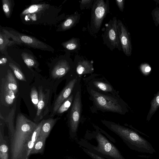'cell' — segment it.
Instances as JSON below:
<instances>
[{
  "mask_svg": "<svg viewBox=\"0 0 159 159\" xmlns=\"http://www.w3.org/2000/svg\"><path fill=\"white\" fill-rule=\"evenodd\" d=\"M38 124L19 113L13 134L9 139L10 159H29L28 144Z\"/></svg>",
  "mask_w": 159,
  "mask_h": 159,
  "instance_id": "cell-1",
  "label": "cell"
},
{
  "mask_svg": "<svg viewBox=\"0 0 159 159\" xmlns=\"http://www.w3.org/2000/svg\"><path fill=\"white\" fill-rule=\"evenodd\" d=\"M101 122L124 139L134 150L138 152L150 154L155 152L149 142L132 129L108 120H102Z\"/></svg>",
  "mask_w": 159,
  "mask_h": 159,
  "instance_id": "cell-2",
  "label": "cell"
},
{
  "mask_svg": "<svg viewBox=\"0 0 159 159\" xmlns=\"http://www.w3.org/2000/svg\"><path fill=\"white\" fill-rule=\"evenodd\" d=\"M89 99L93 102L92 111L111 112L124 115L127 111L126 103L120 97L105 94L87 88Z\"/></svg>",
  "mask_w": 159,
  "mask_h": 159,
  "instance_id": "cell-3",
  "label": "cell"
},
{
  "mask_svg": "<svg viewBox=\"0 0 159 159\" xmlns=\"http://www.w3.org/2000/svg\"><path fill=\"white\" fill-rule=\"evenodd\" d=\"M90 28L97 33L100 30L102 21L109 11V1L94 0L92 7Z\"/></svg>",
  "mask_w": 159,
  "mask_h": 159,
  "instance_id": "cell-4",
  "label": "cell"
},
{
  "mask_svg": "<svg viewBox=\"0 0 159 159\" xmlns=\"http://www.w3.org/2000/svg\"><path fill=\"white\" fill-rule=\"evenodd\" d=\"M84 80L87 88L105 94L120 97L119 91L116 90L104 76L100 75L93 74Z\"/></svg>",
  "mask_w": 159,
  "mask_h": 159,
  "instance_id": "cell-5",
  "label": "cell"
},
{
  "mask_svg": "<svg viewBox=\"0 0 159 159\" xmlns=\"http://www.w3.org/2000/svg\"><path fill=\"white\" fill-rule=\"evenodd\" d=\"M116 17H113L105 24L102 35L104 43L110 50L115 48L121 50L122 47L119 39Z\"/></svg>",
  "mask_w": 159,
  "mask_h": 159,
  "instance_id": "cell-6",
  "label": "cell"
},
{
  "mask_svg": "<svg viewBox=\"0 0 159 159\" xmlns=\"http://www.w3.org/2000/svg\"><path fill=\"white\" fill-rule=\"evenodd\" d=\"M3 33L11 38L15 43H22L32 48L42 50L53 51L54 49L49 45L33 37L22 34L15 30L3 29Z\"/></svg>",
  "mask_w": 159,
  "mask_h": 159,
  "instance_id": "cell-7",
  "label": "cell"
},
{
  "mask_svg": "<svg viewBox=\"0 0 159 159\" xmlns=\"http://www.w3.org/2000/svg\"><path fill=\"white\" fill-rule=\"evenodd\" d=\"M82 108L80 84L77 89L69 116V125L72 133H75L77 130L81 118Z\"/></svg>",
  "mask_w": 159,
  "mask_h": 159,
  "instance_id": "cell-8",
  "label": "cell"
},
{
  "mask_svg": "<svg viewBox=\"0 0 159 159\" xmlns=\"http://www.w3.org/2000/svg\"><path fill=\"white\" fill-rule=\"evenodd\" d=\"M81 78L72 75V77L61 92L54 103L51 116H54L62 103L67 99L80 84Z\"/></svg>",
  "mask_w": 159,
  "mask_h": 159,
  "instance_id": "cell-9",
  "label": "cell"
},
{
  "mask_svg": "<svg viewBox=\"0 0 159 159\" xmlns=\"http://www.w3.org/2000/svg\"><path fill=\"white\" fill-rule=\"evenodd\" d=\"M96 138L98 146L93 148L95 150L115 159H123L118 150L101 133H98Z\"/></svg>",
  "mask_w": 159,
  "mask_h": 159,
  "instance_id": "cell-10",
  "label": "cell"
},
{
  "mask_svg": "<svg viewBox=\"0 0 159 159\" xmlns=\"http://www.w3.org/2000/svg\"><path fill=\"white\" fill-rule=\"evenodd\" d=\"M39 100L37 105V112L34 120L38 122L43 118L48 112L49 109V103L50 91L48 89L43 90L42 86L38 88Z\"/></svg>",
  "mask_w": 159,
  "mask_h": 159,
  "instance_id": "cell-11",
  "label": "cell"
},
{
  "mask_svg": "<svg viewBox=\"0 0 159 159\" xmlns=\"http://www.w3.org/2000/svg\"><path fill=\"white\" fill-rule=\"evenodd\" d=\"M117 25L119 39L123 51L125 55L130 56L132 54V47L129 33L120 20H117Z\"/></svg>",
  "mask_w": 159,
  "mask_h": 159,
  "instance_id": "cell-12",
  "label": "cell"
},
{
  "mask_svg": "<svg viewBox=\"0 0 159 159\" xmlns=\"http://www.w3.org/2000/svg\"><path fill=\"white\" fill-rule=\"evenodd\" d=\"M73 71L72 75L81 78L85 75L93 74L94 71L93 61L83 59L77 60Z\"/></svg>",
  "mask_w": 159,
  "mask_h": 159,
  "instance_id": "cell-13",
  "label": "cell"
},
{
  "mask_svg": "<svg viewBox=\"0 0 159 159\" xmlns=\"http://www.w3.org/2000/svg\"><path fill=\"white\" fill-rule=\"evenodd\" d=\"M72 67L66 60H61L55 66L52 71V76L54 79L59 78L65 76L70 71Z\"/></svg>",
  "mask_w": 159,
  "mask_h": 159,
  "instance_id": "cell-14",
  "label": "cell"
},
{
  "mask_svg": "<svg viewBox=\"0 0 159 159\" xmlns=\"http://www.w3.org/2000/svg\"><path fill=\"white\" fill-rule=\"evenodd\" d=\"M59 118H49L44 120L41 129L39 138L46 139Z\"/></svg>",
  "mask_w": 159,
  "mask_h": 159,
  "instance_id": "cell-15",
  "label": "cell"
},
{
  "mask_svg": "<svg viewBox=\"0 0 159 159\" xmlns=\"http://www.w3.org/2000/svg\"><path fill=\"white\" fill-rule=\"evenodd\" d=\"M80 14L77 11L68 17L62 23L61 27L65 30L70 29L78 23L80 19Z\"/></svg>",
  "mask_w": 159,
  "mask_h": 159,
  "instance_id": "cell-16",
  "label": "cell"
},
{
  "mask_svg": "<svg viewBox=\"0 0 159 159\" xmlns=\"http://www.w3.org/2000/svg\"><path fill=\"white\" fill-rule=\"evenodd\" d=\"M44 120H43L39 124L38 126L33 132L32 135L28 144V156L30 157V152L35 144L37 141L40 133L41 129Z\"/></svg>",
  "mask_w": 159,
  "mask_h": 159,
  "instance_id": "cell-17",
  "label": "cell"
},
{
  "mask_svg": "<svg viewBox=\"0 0 159 159\" xmlns=\"http://www.w3.org/2000/svg\"><path fill=\"white\" fill-rule=\"evenodd\" d=\"M5 83L8 88L16 94L18 91V87L16 80L11 70H8L6 75Z\"/></svg>",
  "mask_w": 159,
  "mask_h": 159,
  "instance_id": "cell-18",
  "label": "cell"
},
{
  "mask_svg": "<svg viewBox=\"0 0 159 159\" xmlns=\"http://www.w3.org/2000/svg\"><path fill=\"white\" fill-rule=\"evenodd\" d=\"M77 88L70 96L61 105L57 110L56 113L58 114L63 113L67 111L71 107Z\"/></svg>",
  "mask_w": 159,
  "mask_h": 159,
  "instance_id": "cell-19",
  "label": "cell"
},
{
  "mask_svg": "<svg viewBox=\"0 0 159 159\" xmlns=\"http://www.w3.org/2000/svg\"><path fill=\"white\" fill-rule=\"evenodd\" d=\"M48 7V5L45 4L33 5L25 9L22 12L21 14L25 15L29 14L41 12L47 9Z\"/></svg>",
  "mask_w": 159,
  "mask_h": 159,
  "instance_id": "cell-20",
  "label": "cell"
},
{
  "mask_svg": "<svg viewBox=\"0 0 159 159\" xmlns=\"http://www.w3.org/2000/svg\"><path fill=\"white\" fill-rule=\"evenodd\" d=\"M62 45L66 49L70 50H78L80 44L79 39L72 38L69 40L63 42Z\"/></svg>",
  "mask_w": 159,
  "mask_h": 159,
  "instance_id": "cell-21",
  "label": "cell"
},
{
  "mask_svg": "<svg viewBox=\"0 0 159 159\" xmlns=\"http://www.w3.org/2000/svg\"><path fill=\"white\" fill-rule=\"evenodd\" d=\"M46 139L38 138L30 152V155L43 152Z\"/></svg>",
  "mask_w": 159,
  "mask_h": 159,
  "instance_id": "cell-22",
  "label": "cell"
},
{
  "mask_svg": "<svg viewBox=\"0 0 159 159\" xmlns=\"http://www.w3.org/2000/svg\"><path fill=\"white\" fill-rule=\"evenodd\" d=\"M159 107V91L152 100L151 107L147 116V120L149 121L153 115Z\"/></svg>",
  "mask_w": 159,
  "mask_h": 159,
  "instance_id": "cell-23",
  "label": "cell"
},
{
  "mask_svg": "<svg viewBox=\"0 0 159 159\" xmlns=\"http://www.w3.org/2000/svg\"><path fill=\"white\" fill-rule=\"evenodd\" d=\"M9 37L6 34H0V50L3 51L7 46H10L15 43V42L10 40Z\"/></svg>",
  "mask_w": 159,
  "mask_h": 159,
  "instance_id": "cell-24",
  "label": "cell"
},
{
  "mask_svg": "<svg viewBox=\"0 0 159 159\" xmlns=\"http://www.w3.org/2000/svg\"><path fill=\"white\" fill-rule=\"evenodd\" d=\"M21 56L24 62L28 67H35L36 65L37 61L31 55L23 52L21 53Z\"/></svg>",
  "mask_w": 159,
  "mask_h": 159,
  "instance_id": "cell-25",
  "label": "cell"
},
{
  "mask_svg": "<svg viewBox=\"0 0 159 159\" xmlns=\"http://www.w3.org/2000/svg\"><path fill=\"white\" fill-rule=\"evenodd\" d=\"M9 65L17 79L21 81H26L24 75L17 66L11 63H9Z\"/></svg>",
  "mask_w": 159,
  "mask_h": 159,
  "instance_id": "cell-26",
  "label": "cell"
},
{
  "mask_svg": "<svg viewBox=\"0 0 159 159\" xmlns=\"http://www.w3.org/2000/svg\"><path fill=\"white\" fill-rule=\"evenodd\" d=\"M30 96L32 102L35 108L37 110L39 100V93H38L35 87H34L31 89Z\"/></svg>",
  "mask_w": 159,
  "mask_h": 159,
  "instance_id": "cell-27",
  "label": "cell"
},
{
  "mask_svg": "<svg viewBox=\"0 0 159 159\" xmlns=\"http://www.w3.org/2000/svg\"><path fill=\"white\" fill-rule=\"evenodd\" d=\"M2 8L7 18L10 17L11 11V2L9 0H3Z\"/></svg>",
  "mask_w": 159,
  "mask_h": 159,
  "instance_id": "cell-28",
  "label": "cell"
},
{
  "mask_svg": "<svg viewBox=\"0 0 159 159\" xmlns=\"http://www.w3.org/2000/svg\"><path fill=\"white\" fill-rule=\"evenodd\" d=\"M0 152L4 153L8 152V148L5 140L3 138L1 131L0 134Z\"/></svg>",
  "mask_w": 159,
  "mask_h": 159,
  "instance_id": "cell-29",
  "label": "cell"
},
{
  "mask_svg": "<svg viewBox=\"0 0 159 159\" xmlns=\"http://www.w3.org/2000/svg\"><path fill=\"white\" fill-rule=\"evenodd\" d=\"M151 13L154 23L157 26L159 25V7L153 9Z\"/></svg>",
  "mask_w": 159,
  "mask_h": 159,
  "instance_id": "cell-30",
  "label": "cell"
},
{
  "mask_svg": "<svg viewBox=\"0 0 159 159\" xmlns=\"http://www.w3.org/2000/svg\"><path fill=\"white\" fill-rule=\"evenodd\" d=\"M94 0H82L80 2V8L81 10L92 7Z\"/></svg>",
  "mask_w": 159,
  "mask_h": 159,
  "instance_id": "cell-31",
  "label": "cell"
},
{
  "mask_svg": "<svg viewBox=\"0 0 159 159\" xmlns=\"http://www.w3.org/2000/svg\"><path fill=\"white\" fill-rule=\"evenodd\" d=\"M140 69L142 72L144 74L147 75L151 70V68L149 65L147 64H144L141 65Z\"/></svg>",
  "mask_w": 159,
  "mask_h": 159,
  "instance_id": "cell-32",
  "label": "cell"
},
{
  "mask_svg": "<svg viewBox=\"0 0 159 159\" xmlns=\"http://www.w3.org/2000/svg\"><path fill=\"white\" fill-rule=\"evenodd\" d=\"M116 2L120 11L123 12L124 7L125 0H116Z\"/></svg>",
  "mask_w": 159,
  "mask_h": 159,
  "instance_id": "cell-33",
  "label": "cell"
},
{
  "mask_svg": "<svg viewBox=\"0 0 159 159\" xmlns=\"http://www.w3.org/2000/svg\"><path fill=\"white\" fill-rule=\"evenodd\" d=\"M8 152L4 153L0 152V159H8Z\"/></svg>",
  "mask_w": 159,
  "mask_h": 159,
  "instance_id": "cell-34",
  "label": "cell"
},
{
  "mask_svg": "<svg viewBox=\"0 0 159 159\" xmlns=\"http://www.w3.org/2000/svg\"><path fill=\"white\" fill-rule=\"evenodd\" d=\"M88 153H89L92 157L93 158L95 159H104L102 157L96 155L95 154L89 152V151L88 152Z\"/></svg>",
  "mask_w": 159,
  "mask_h": 159,
  "instance_id": "cell-35",
  "label": "cell"
},
{
  "mask_svg": "<svg viewBox=\"0 0 159 159\" xmlns=\"http://www.w3.org/2000/svg\"><path fill=\"white\" fill-rule=\"evenodd\" d=\"M7 61V59L5 58H3L0 59V63L1 64H3L5 63Z\"/></svg>",
  "mask_w": 159,
  "mask_h": 159,
  "instance_id": "cell-36",
  "label": "cell"
}]
</instances>
